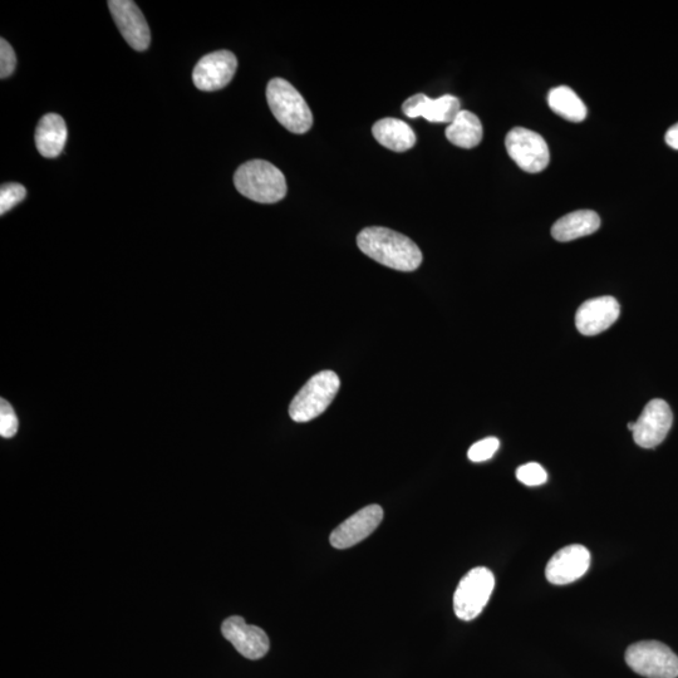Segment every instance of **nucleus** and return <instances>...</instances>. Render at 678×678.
I'll return each mask as SVG.
<instances>
[{
	"mask_svg": "<svg viewBox=\"0 0 678 678\" xmlns=\"http://www.w3.org/2000/svg\"><path fill=\"white\" fill-rule=\"evenodd\" d=\"M357 244L367 257L400 272H414L422 263L420 248L395 230L371 226L358 234Z\"/></svg>",
	"mask_w": 678,
	"mask_h": 678,
	"instance_id": "obj_1",
	"label": "nucleus"
},
{
	"mask_svg": "<svg viewBox=\"0 0 678 678\" xmlns=\"http://www.w3.org/2000/svg\"><path fill=\"white\" fill-rule=\"evenodd\" d=\"M240 194L260 204H274L287 195V181L277 166L264 160H252L239 167L234 175Z\"/></svg>",
	"mask_w": 678,
	"mask_h": 678,
	"instance_id": "obj_2",
	"label": "nucleus"
},
{
	"mask_svg": "<svg viewBox=\"0 0 678 678\" xmlns=\"http://www.w3.org/2000/svg\"><path fill=\"white\" fill-rule=\"evenodd\" d=\"M267 100L275 119L288 131L303 135L311 130V108L291 83L283 78H273L268 83Z\"/></svg>",
	"mask_w": 678,
	"mask_h": 678,
	"instance_id": "obj_3",
	"label": "nucleus"
},
{
	"mask_svg": "<svg viewBox=\"0 0 678 678\" xmlns=\"http://www.w3.org/2000/svg\"><path fill=\"white\" fill-rule=\"evenodd\" d=\"M341 387L336 372L322 371L314 375L294 397L289 406V415L296 422L317 419L331 406Z\"/></svg>",
	"mask_w": 678,
	"mask_h": 678,
	"instance_id": "obj_4",
	"label": "nucleus"
},
{
	"mask_svg": "<svg viewBox=\"0 0 678 678\" xmlns=\"http://www.w3.org/2000/svg\"><path fill=\"white\" fill-rule=\"evenodd\" d=\"M625 660L631 670L643 677H678V656L658 641H641L628 647Z\"/></svg>",
	"mask_w": 678,
	"mask_h": 678,
	"instance_id": "obj_5",
	"label": "nucleus"
},
{
	"mask_svg": "<svg viewBox=\"0 0 678 678\" xmlns=\"http://www.w3.org/2000/svg\"><path fill=\"white\" fill-rule=\"evenodd\" d=\"M495 587V577L490 569L478 567L471 569L461 579L454 594L456 617L463 621H473L484 611Z\"/></svg>",
	"mask_w": 678,
	"mask_h": 678,
	"instance_id": "obj_6",
	"label": "nucleus"
},
{
	"mask_svg": "<svg viewBox=\"0 0 678 678\" xmlns=\"http://www.w3.org/2000/svg\"><path fill=\"white\" fill-rule=\"evenodd\" d=\"M506 151L525 173L538 174L547 169L550 152L543 136L524 127H515L505 139Z\"/></svg>",
	"mask_w": 678,
	"mask_h": 678,
	"instance_id": "obj_7",
	"label": "nucleus"
},
{
	"mask_svg": "<svg viewBox=\"0 0 678 678\" xmlns=\"http://www.w3.org/2000/svg\"><path fill=\"white\" fill-rule=\"evenodd\" d=\"M673 415L666 401L656 399L645 407L633 429V439L643 449H655L670 432Z\"/></svg>",
	"mask_w": 678,
	"mask_h": 678,
	"instance_id": "obj_8",
	"label": "nucleus"
},
{
	"mask_svg": "<svg viewBox=\"0 0 678 678\" xmlns=\"http://www.w3.org/2000/svg\"><path fill=\"white\" fill-rule=\"evenodd\" d=\"M238 60L230 51H218L201 58L193 72V81L201 91L213 92L228 86L237 72Z\"/></svg>",
	"mask_w": 678,
	"mask_h": 678,
	"instance_id": "obj_9",
	"label": "nucleus"
},
{
	"mask_svg": "<svg viewBox=\"0 0 678 678\" xmlns=\"http://www.w3.org/2000/svg\"><path fill=\"white\" fill-rule=\"evenodd\" d=\"M591 565V553L581 544L568 545L549 560L545 577L555 586H565L582 578Z\"/></svg>",
	"mask_w": 678,
	"mask_h": 678,
	"instance_id": "obj_10",
	"label": "nucleus"
},
{
	"mask_svg": "<svg viewBox=\"0 0 678 678\" xmlns=\"http://www.w3.org/2000/svg\"><path fill=\"white\" fill-rule=\"evenodd\" d=\"M108 8L125 41L136 51H145L151 42L149 24L136 3L131 0H110Z\"/></svg>",
	"mask_w": 678,
	"mask_h": 678,
	"instance_id": "obj_11",
	"label": "nucleus"
},
{
	"mask_svg": "<svg viewBox=\"0 0 678 678\" xmlns=\"http://www.w3.org/2000/svg\"><path fill=\"white\" fill-rule=\"evenodd\" d=\"M383 519L380 505H368L333 530L329 542L336 549L355 547L375 532Z\"/></svg>",
	"mask_w": 678,
	"mask_h": 678,
	"instance_id": "obj_12",
	"label": "nucleus"
},
{
	"mask_svg": "<svg viewBox=\"0 0 678 678\" xmlns=\"http://www.w3.org/2000/svg\"><path fill=\"white\" fill-rule=\"evenodd\" d=\"M223 636L235 647L240 655L248 660H259L267 655L269 638L262 628L248 625L243 617L233 616L225 619L221 626Z\"/></svg>",
	"mask_w": 678,
	"mask_h": 678,
	"instance_id": "obj_13",
	"label": "nucleus"
},
{
	"mask_svg": "<svg viewBox=\"0 0 678 678\" xmlns=\"http://www.w3.org/2000/svg\"><path fill=\"white\" fill-rule=\"evenodd\" d=\"M621 306L613 297L589 299L579 307L576 314V326L583 336H597L616 323Z\"/></svg>",
	"mask_w": 678,
	"mask_h": 678,
	"instance_id": "obj_14",
	"label": "nucleus"
},
{
	"mask_svg": "<svg viewBox=\"0 0 678 678\" xmlns=\"http://www.w3.org/2000/svg\"><path fill=\"white\" fill-rule=\"evenodd\" d=\"M407 117L410 119H417V117H424L425 120L432 122V124H451L455 117L461 111L460 100L458 97L446 95L436 100L417 93L402 105Z\"/></svg>",
	"mask_w": 678,
	"mask_h": 678,
	"instance_id": "obj_15",
	"label": "nucleus"
},
{
	"mask_svg": "<svg viewBox=\"0 0 678 678\" xmlns=\"http://www.w3.org/2000/svg\"><path fill=\"white\" fill-rule=\"evenodd\" d=\"M601 228V218L593 210H578L564 215L553 225L552 235L558 242L567 243L592 235Z\"/></svg>",
	"mask_w": 678,
	"mask_h": 678,
	"instance_id": "obj_16",
	"label": "nucleus"
},
{
	"mask_svg": "<svg viewBox=\"0 0 678 678\" xmlns=\"http://www.w3.org/2000/svg\"><path fill=\"white\" fill-rule=\"evenodd\" d=\"M67 126L65 120L56 113L43 116L36 130V146L43 157L54 159L60 156L67 142Z\"/></svg>",
	"mask_w": 678,
	"mask_h": 678,
	"instance_id": "obj_17",
	"label": "nucleus"
},
{
	"mask_svg": "<svg viewBox=\"0 0 678 678\" xmlns=\"http://www.w3.org/2000/svg\"><path fill=\"white\" fill-rule=\"evenodd\" d=\"M372 134L386 149L405 152L416 144V135L406 122L397 119H383L372 127Z\"/></svg>",
	"mask_w": 678,
	"mask_h": 678,
	"instance_id": "obj_18",
	"label": "nucleus"
},
{
	"mask_svg": "<svg viewBox=\"0 0 678 678\" xmlns=\"http://www.w3.org/2000/svg\"><path fill=\"white\" fill-rule=\"evenodd\" d=\"M483 125L473 112L461 110L446 129L447 140L452 145L473 149L483 140Z\"/></svg>",
	"mask_w": 678,
	"mask_h": 678,
	"instance_id": "obj_19",
	"label": "nucleus"
},
{
	"mask_svg": "<svg viewBox=\"0 0 678 678\" xmlns=\"http://www.w3.org/2000/svg\"><path fill=\"white\" fill-rule=\"evenodd\" d=\"M548 103L550 110L565 120L576 124L586 120L587 107L572 88L567 86L553 88L549 92Z\"/></svg>",
	"mask_w": 678,
	"mask_h": 678,
	"instance_id": "obj_20",
	"label": "nucleus"
},
{
	"mask_svg": "<svg viewBox=\"0 0 678 678\" xmlns=\"http://www.w3.org/2000/svg\"><path fill=\"white\" fill-rule=\"evenodd\" d=\"M27 190L21 184H4L0 189V214L4 215L26 199Z\"/></svg>",
	"mask_w": 678,
	"mask_h": 678,
	"instance_id": "obj_21",
	"label": "nucleus"
},
{
	"mask_svg": "<svg viewBox=\"0 0 678 678\" xmlns=\"http://www.w3.org/2000/svg\"><path fill=\"white\" fill-rule=\"evenodd\" d=\"M500 441L496 437H486V439L476 442L468 451V458L473 463H483L490 460L499 450Z\"/></svg>",
	"mask_w": 678,
	"mask_h": 678,
	"instance_id": "obj_22",
	"label": "nucleus"
},
{
	"mask_svg": "<svg viewBox=\"0 0 678 678\" xmlns=\"http://www.w3.org/2000/svg\"><path fill=\"white\" fill-rule=\"evenodd\" d=\"M517 478L524 485L540 486L547 483L548 475L542 465L529 463L518 468Z\"/></svg>",
	"mask_w": 678,
	"mask_h": 678,
	"instance_id": "obj_23",
	"label": "nucleus"
},
{
	"mask_svg": "<svg viewBox=\"0 0 678 678\" xmlns=\"http://www.w3.org/2000/svg\"><path fill=\"white\" fill-rule=\"evenodd\" d=\"M18 419L16 412L8 401H0V435L4 439H11L18 432Z\"/></svg>",
	"mask_w": 678,
	"mask_h": 678,
	"instance_id": "obj_24",
	"label": "nucleus"
},
{
	"mask_svg": "<svg viewBox=\"0 0 678 678\" xmlns=\"http://www.w3.org/2000/svg\"><path fill=\"white\" fill-rule=\"evenodd\" d=\"M17 58L11 44L0 39V78H7L16 70Z\"/></svg>",
	"mask_w": 678,
	"mask_h": 678,
	"instance_id": "obj_25",
	"label": "nucleus"
},
{
	"mask_svg": "<svg viewBox=\"0 0 678 678\" xmlns=\"http://www.w3.org/2000/svg\"><path fill=\"white\" fill-rule=\"evenodd\" d=\"M665 140L668 146L678 150V124L673 125L671 129L667 131Z\"/></svg>",
	"mask_w": 678,
	"mask_h": 678,
	"instance_id": "obj_26",
	"label": "nucleus"
}]
</instances>
